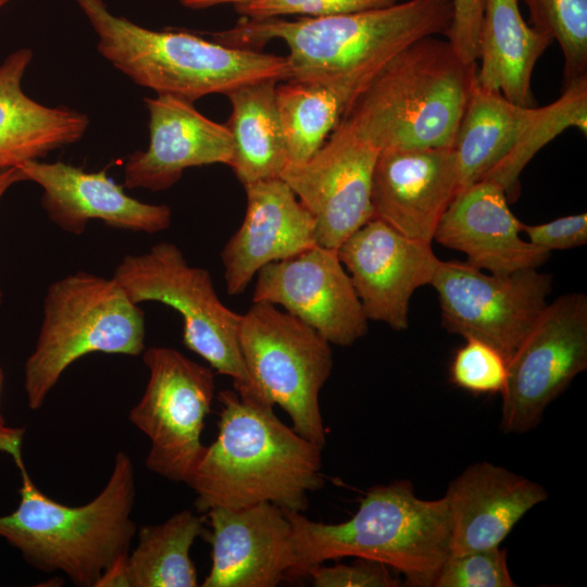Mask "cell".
I'll use <instances>...</instances> for the list:
<instances>
[{
	"label": "cell",
	"instance_id": "1",
	"mask_svg": "<svg viewBox=\"0 0 587 587\" xmlns=\"http://www.w3.org/2000/svg\"><path fill=\"white\" fill-rule=\"evenodd\" d=\"M452 14V0H408L296 21L243 17L233 28L209 35L225 46L255 50L273 39L284 41L288 79L329 87L347 108L403 49L421 38L446 35Z\"/></svg>",
	"mask_w": 587,
	"mask_h": 587
},
{
	"label": "cell",
	"instance_id": "2",
	"mask_svg": "<svg viewBox=\"0 0 587 587\" xmlns=\"http://www.w3.org/2000/svg\"><path fill=\"white\" fill-rule=\"evenodd\" d=\"M217 400V437L187 483L197 510L268 502L305 511L309 494L324 485L322 448L285 425L270 403L235 389L220 391Z\"/></svg>",
	"mask_w": 587,
	"mask_h": 587
},
{
	"label": "cell",
	"instance_id": "3",
	"mask_svg": "<svg viewBox=\"0 0 587 587\" xmlns=\"http://www.w3.org/2000/svg\"><path fill=\"white\" fill-rule=\"evenodd\" d=\"M23 434L14 428L0 437V451L13 458L22 478L16 510L0 515V536L33 566L62 571L77 586L96 587L110 565L128 555L136 533L132 460L117 452L102 491L84 505L68 507L42 494L29 477L22 457Z\"/></svg>",
	"mask_w": 587,
	"mask_h": 587
},
{
	"label": "cell",
	"instance_id": "4",
	"mask_svg": "<svg viewBox=\"0 0 587 587\" xmlns=\"http://www.w3.org/2000/svg\"><path fill=\"white\" fill-rule=\"evenodd\" d=\"M284 511L291 524L290 579L305 576L325 561L355 557L392 567L409 586L434 587L452 550L453 524L447 498L420 499L409 480L370 488L353 516L338 524Z\"/></svg>",
	"mask_w": 587,
	"mask_h": 587
},
{
	"label": "cell",
	"instance_id": "5",
	"mask_svg": "<svg viewBox=\"0 0 587 587\" xmlns=\"http://www.w3.org/2000/svg\"><path fill=\"white\" fill-rule=\"evenodd\" d=\"M448 40L427 36L398 53L340 118L379 151L452 148L476 84Z\"/></svg>",
	"mask_w": 587,
	"mask_h": 587
},
{
	"label": "cell",
	"instance_id": "6",
	"mask_svg": "<svg viewBox=\"0 0 587 587\" xmlns=\"http://www.w3.org/2000/svg\"><path fill=\"white\" fill-rule=\"evenodd\" d=\"M98 36L97 49L135 84L193 102L264 79H288L286 57L229 47L182 30H153L109 11L103 0H75Z\"/></svg>",
	"mask_w": 587,
	"mask_h": 587
},
{
	"label": "cell",
	"instance_id": "7",
	"mask_svg": "<svg viewBox=\"0 0 587 587\" xmlns=\"http://www.w3.org/2000/svg\"><path fill=\"white\" fill-rule=\"evenodd\" d=\"M145 313L117 282L77 272L52 283L34 351L25 363L28 407L41 408L62 373L91 352L140 355Z\"/></svg>",
	"mask_w": 587,
	"mask_h": 587
},
{
	"label": "cell",
	"instance_id": "8",
	"mask_svg": "<svg viewBox=\"0 0 587 587\" xmlns=\"http://www.w3.org/2000/svg\"><path fill=\"white\" fill-rule=\"evenodd\" d=\"M570 127L587 132V88L577 83L545 107H523L475 84L452 148L459 189L484 178L517 197L520 175L534 155Z\"/></svg>",
	"mask_w": 587,
	"mask_h": 587
},
{
	"label": "cell",
	"instance_id": "9",
	"mask_svg": "<svg viewBox=\"0 0 587 587\" xmlns=\"http://www.w3.org/2000/svg\"><path fill=\"white\" fill-rule=\"evenodd\" d=\"M238 341L249 377L242 397L279 405L292 428L324 447L320 392L333 369L330 344L315 329L270 302L241 314Z\"/></svg>",
	"mask_w": 587,
	"mask_h": 587
},
{
	"label": "cell",
	"instance_id": "10",
	"mask_svg": "<svg viewBox=\"0 0 587 587\" xmlns=\"http://www.w3.org/2000/svg\"><path fill=\"white\" fill-rule=\"evenodd\" d=\"M113 278L136 304L157 301L175 309L183 317L184 345L229 376L237 394H247L249 377L238 341L241 314L220 300L208 270L189 265L177 246L164 241L123 258Z\"/></svg>",
	"mask_w": 587,
	"mask_h": 587
},
{
	"label": "cell",
	"instance_id": "11",
	"mask_svg": "<svg viewBox=\"0 0 587 587\" xmlns=\"http://www.w3.org/2000/svg\"><path fill=\"white\" fill-rule=\"evenodd\" d=\"M149 380L129 420L151 442L147 467L160 476L188 483L205 447L204 420L214 397V374L176 349H145Z\"/></svg>",
	"mask_w": 587,
	"mask_h": 587
},
{
	"label": "cell",
	"instance_id": "12",
	"mask_svg": "<svg viewBox=\"0 0 587 587\" xmlns=\"http://www.w3.org/2000/svg\"><path fill=\"white\" fill-rule=\"evenodd\" d=\"M587 369V297L570 292L548 302L508 361L500 429L524 434Z\"/></svg>",
	"mask_w": 587,
	"mask_h": 587
},
{
	"label": "cell",
	"instance_id": "13",
	"mask_svg": "<svg viewBox=\"0 0 587 587\" xmlns=\"http://www.w3.org/2000/svg\"><path fill=\"white\" fill-rule=\"evenodd\" d=\"M430 285L445 328L486 342L508 362L547 307L552 276L537 268L487 274L466 262L440 260Z\"/></svg>",
	"mask_w": 587,
	"mask_h": 587
},
{
	"label": "cell",
	"instance_id": "14",
	"mask_svg": "<svg viewBox=\"0 0 587 587\" xmlns=\"http://www.w3.org/2000/svg\"><path fill=\"white\" fill-rule=\"evenodd\" d=\"M379 150L339 121L307 161L280 174L315 221L316 243L337 250L373 218L372 179Z\"/></svg>",
	"mask_w": 587,
	"mask_h": 587
},
{
	"label": "cell",
	"instance_id": "15",
	"mask_svg": "<svg viewBox=\"0 0 587 587\" xmlns=\"http://www.w3.org/2000/svg\"><path fill=\"white\" fill-rule=\"evenodd\" d=\"M252 302L283 307L330 345L347 347L367 333V317L337 250L315 245L257 273Z\"/></svg>",
	"mask_w": 587,
	"mask_h": 587
},
{
	"label": "cell",
	"instance_id": "16",
	"mask_svg": "<svg viewBox=\"0 0 587 587\" xmlns=\"http://www.w3.org/2000/svg\"><path fill=\"white\" fill-rule=\"evenodd\" d=\"M367 320L395 330L409 326L413 292L430 285L439 259L432 242L410 238L372 218L337 249Z\"/></svg>",
	"mask_w": 587,
	"mask_h": 587
},
{
	"label": "cell",
	"instance_id": "17",
	"mask_svg": "<svg viewBox=\"0 0 587 587\" xmlns=\"http://www.w3.org/2000/svg\"><path fill=\"white\" fill-rule=\"evenodd\" d=\"M149 146L133 152L124 166L123 186L165 190L192 166L230 165L233 137L227 125L201 114L193 102L172 96L146 97Z\"/></svg>",
	"mask_w": 587,
	"mask_h": 587
},
{
	"label": "cell",
	"instance_id": "18",
	"mask_svg": "<svg viewBox=\"0 0 587 587\" xmlns=\"http://www.w3.org/2000/svg\"><path fill=\"white\" fill-rule=\"evenodd\" d=\"M210 524L211 569L203 587H275L292 567L291 524L268 502L204 513Z\"/></svg>",
	"mask_w": 587,
	"mask_h": 587
},
{
	"label": "cell",
	"instance_id": "19",
	"mask_svg": "<svg viewBox=\"0 0 587 587\" xmlns=\"http://www.w3.org/2000/svg\"><path fill=\"white\" fill-rule=\"evenodd\" d=\"M458 190L453 148L383 150L373 172V218L410 238L432 242Z\"/></svg>",
	"mask_w": 587,
	"mask_h": 587
},
{
	"label": "cell",
	"instance_id": "20",
	"mask_svg": "<svg viewBox=\"0 0 587 587\" xmlns=\"http://www.w3.org/2000/svg\"><path fill=\"white\" fill-rule=\"evenodd\" d=\"M243 221L221 251L229 296L242 294L266 264L317 245L315 221L280 177L243 185Z\"/></svg>",
	"mask_w": 587,
	"mask_h": 587
},
{
	"label": "cell",
	"instance_id": "21",
	"mask_svg": "<svg viewBox=\"0 0 587 587\" xmlns=\"http://www.w3.org/2000/svg\"><path fill=\"white\" fill-rule=\"evenodd\" d=\"M503 187L482 179L457 191L433 237L463 252L466 263L495 275L538 268L550 252L520 237L522 223L508 205Z\"/></svg>",
	"mask_w": 587,
	"mask_h": 587
},
{
	"label": "cell",
	"instance_id": "22",
	"mask_svg": "<svg viewBox=\"0 0 587 587\" xmlns=\"http://www.w3.org/2000/svg\"><path fill=\"white\" fill-rule=\"evenodd\" d=\"M26 180L38 184L42 208L66 233L82 235L90 220L115 228L155 234L170 227L171 208L141 202L124 191L105 171L87 172L71 164L38 160L17 166Z\"/></svg>",
	"mask_w": 587,
	"mask_h": 587
},
{
	"label": "cell",
	"instance_id": "23",
	"mask_svg": "<svg viewBox=\"0 0 587 587\" xmlns=\"http://www.w3.org/2000/svg\"><path fill=\"white\" fill-rule=\"evenodd\" d=\"M452 515V550L499 547L534 507L548 499L538 483L490 462H476L445 494Z\"/></svg>",
	"mask_w": 587,
	"mask_h": 587
},
{
	"label": "cell",
	"instance_id": "24",
	"mask_svg": "<svg viewBox=\"0 0 587 587\" xmlns=\"http://www.w3.org/2000/svg\"><path fill=\"white\" fill-rule=\"evenodd\" d=\"M32 59L29 48H20L0 64V172L79 141L89 125L86 114L43 105L24 92Z\"/></svg>",
	"mask_w": 587,
	"mask_h": 587
},
{
	"label": "cell",
	"instance_id": "25",
	"mask_svg": "<svg viewBox=\"0 0 587 587\" xmlns=\"http://www.w3.org/2000/svg\"><path fill=\"white\" fill-rule=\"evenodd\" d=\"M519 2L483 0L476 83L513 103L536 107L534 68L553 39L524 21Z\"/></svg>",
	"mask_w": 587,
	"mask_h": 587
},
{
	"label": "cell",
	"instance_id": "26",
	"mask_svg": "<svg viewBox=\"0 0 587 587\" xmlns=\"http://www.w3.org/2000/svg\"><path fill=\"white\" fill-rule=\"evenodd\" d=\"M277 83H249L226 95L232 105L226 125L234 145L229 166L242 185L280 177L288 163L276 104Z\"/></svg>",
	"mask_w": 587,
	"mask_h": 587
},
{
	"label": "cell",
	"instance_id": "27",
	"mask_svg": "<svg viewBox=\"0 0 587 587\" xmlns=\"http://www.w3.org/2000/svg\"><path fill=\"white\" fill-rule=\"evenodd\" d=\"M204 522V515L185 510L159 525L140 528L138 545L127 557L129 587L198 586L190 548L203 535Z\"/></svg>",
	"mask_w": 587,
	"mask_h": 587
},
{
	"label": "cell",
	"instance_id": "28",
	"mask_svg": "<svg viewBox=\"0 0 587 587\" xmlns=\"http://www.w3.org/2000/svg\"><path fill=\"white\" fill-rule=\"evenodd\" d=\"M276 104L288 163L311 158L338 125L346 109L342 98L332 88L290 79L277 83Z\"/></svg>",
	"mask_w": 587,
	"mask_h": 587
},
{
	"label": "cell",
	"instance_id": "29",
	"mask_svg": "<svg viewBox=\"0 0 587 587\" xmlns=\"http://www.w3.org/2000/svg\"><path fill=\"white\" fill-rule=\"evenodd\" d=\"M530 25L557 40L563 55V87L587 77V0H519Z\"/></svg>",
	"mask_w": 587,
	"mask_h": 587
},
{
	"label": "cell",
	"instance_id": "30",
	"mask_svg": "<svg viewBox=\"0 0 587 587\" xmlns=\"http://www.w3.org/2000/svg\"><path fill=\"white\" fill-rule=\"evenodd\" d=\"M507 550L499 547L451 553L438 572L434 587H515Z\"/></svg>",
	"mask_w": 587,
	"mask_h": 587
},
{
	"label": "cell",
	"instance_id": "31",
	"mask_svg": "<svg viewBox=\"0 0 587 587\" xmlns=\"http://www.w3.org/2000/svg\"><path fill=\"white\" fill-rule=\"evenodd\" d=\"M508 362L484 341L466 338L451 362V380L458 387L475 394H501L507 382Z\"/></svg>",
	"mask_w": 587,
	"mask_h": 587
},
{
	"label": "cell",
	"instance_id": "32",
	"mask_svg": "<svg viewBox=\"0 0 587 587\" xmlns=\"http://www.w3.org/2000/svg\"><path fill=\"white\" fill-rule=\"evenodd\" d=\"M400 0H254L235 5L245 18L262 20L285 15L323 17L395 4Z\"/></svg>",
	"mask_w": 587,
	"mask_h": 587
},
{
	"label": "cell",
	"instance_id": "33",
	"mask_svg": "<svg viewBox=\"0 0 587 587\" xmlns=\"http://www.w3.org/2000/svg\"><path fill=\"white\" fill-rule=\"evenodd\" d=\"M307 575L315 587H397L399 580L387 566L376 561L358 558L351 564H322L311 567Z\"/></svg>",
	"mask_w": 587,
	"mask_h": 587
},
{
	"label": "cell",
	"instance_id": "34",
	"mask_svg": "<svg viewBox=\"0 0 587 587\" xmlns=\"http://www.w3.org/2000/svg\"><path fill=\"white\" fill-rule=\"evenodd\" d=\"M522 232L530 243L549 252L579 247L587 242V214L567 215L537 225L522 223Z\"/></svg>",
	"mask_w": 587,
	"mask_h": 587
},
{
	"label": "cell",
	"instance_id": "35",
	"mask_svg": "<svg viewBox=\"0 0 587 587\" xmlns=\"http://www.w3.org/2000/svg\"><path fill=\"white\" fill-rule=\"evenodd\" d=\"M453 14L446 34L457 55L466 63L477 62L483 0H452Z\"/></svg>",
	"mask_w": 587,
	"mask_h": 587
},
{
	"label": "cell",
	"instance_id": "36",
	"mask_svg": "<svg viewBox=\"0 0 587 587\" xmlns=\"http://www.w3.org/2000/svg\"><path fill=\"white\" fill-rule=\"evenodd\" d=\"M127 557H123L115 561L99 578L96 587L104 586H127L129 587V578L127 571Z\"/></svg>",
	"mask_w": 587,
	"mask_h": 587
},
{
	"label": "cell",
	"instance_id": "37",
	"mask_svg": "<svg viewBox=\"0 0 587 587\" xmlns=\"http://www.w3.org/2000/svg\"><path fill=\"white\" fill-rule=\"evenodd\" d=\"M26 180L22 171L16 167H11L0 172V199L4 192L15 183ZM2 300V291L0 289V303Z\"/></svg>",
	"mask_w": 587,
	"mask_h": 587
},
{
	"label": "cell",
	"instance_id": "38",
	"mask_svg": "<svg viewBox=\"0 0 587 587\" xmlns=\"http://www.w3.org/2000/svg\"><path fill=\"white\" fill-rule=\"evenodd\" d=\"M182 5L189 9H205L218 4L230 3L234 5L248 3L254 0H177Z\"/></svg>",
	"mask_w": 587,
	"mask_h": 587
},
{
	"label": "cell",
	"instance_id": "39",
	"mask_svg": "<svg viewBox=\"0 0 587 587\" xmlns=\"http://www.w3.org/2000/svg\"><path fill=\"white\" fill-rule=\"evenodd\" d=\"M11 427H8L5 425V422H4V419L2 416V414L0 413V435L3 434L4 432L9 430Z\"/></svg>",
	"mask_w": 587,
	"mask_h": 587
},
{
	"label": "cell",
	"instance_id": "40",
	"mask_svg": "<svg viewBox=\"0 0 587 587\" xmlns=\"http://www.w3.org/2000/svg\"><path fill=\"white\" fill-rule=\"evenodd\" d=\"M2 383H3V373H2V370L0 369V394H1Z\"/></svg>",
	"mask_w": 587,
	"mask_h": 587
},
{
	"label": "cell",
	"instance_id": "41",
	"mask_svg": "<svg viewBox=\"0 0 587 587\" xmlns=\"http://www.w3.org/2000/svg\"><path fill=\"white\" fill-rule=\"evenodd\" d=\"M9 0H0V7H2L3 4H5Z\"/></svg>",
	"mask_w": 587,
	"mask_h": 587
}]
</instances>
